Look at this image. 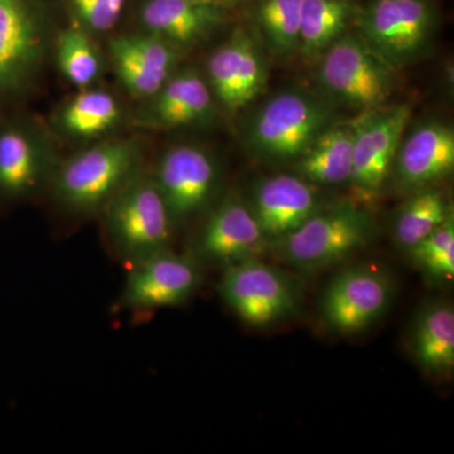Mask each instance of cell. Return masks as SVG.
Returning a JSON list of instances; mask_svg holds the SVG:
<instances>
[{
	"instance_id": "24",
	"label": "cell",
	"mask_w": 454,
	"mask_h": 454,
	"mask_svg": "<svg viewBox=\"0 0 454 454\" xmlns=\"http://www.w3.org/2000/svg\"><path fill=\"white\" fill-rule=\"evenodd\" d=\"M450 217H453L452 208L443 192L432 187L420 188L397 214L394 238L400 247L411 249Z\"/></svg>"
},
{
	"instance_id": "3",
	"label": "cell",
	"mask_w": 454,
	"mask_h": 454,
	"mask_svg": "<svg viewBox=\"0 0 454 454\" xmlns=\"http://www.w3.org/2000/svg\"><path fill=\"white\" fill-rule=\"evenodd\" d=\"M331 116L324 101L309 92H278L254 114L247 131V145L265 160L295 162L330 127Z\"/></svg>"
},
{
	"instance_id": "11",
	"label": "cell",
	"mask_w": 454,
	"mask_h": 454,
	"mask_svg": "<svg viewBox=\"0 0 454 454\" xmlns=\"http://www.w3.org/2000/svg\"><path fill=\"white\" fill-rule=\"evenodd\" d=\"M411 118V106L400 104L370 110L354 122V168L349 184L358 195L369 199L380 192Z\"/></svg>"
},
{
	"instance_id": "15",
	"label": "cell",
	"mask_w": 454,
	"mask_h": 454,
	"mask_svg": "<svg viewBox=\"0 0 454 454\" xmlns=\"http://www.w3.org/2000/svg\"><path fill=\"white\" fill-rule=\"evenodd\" d=\"M206 82L229 112H239L255 100L267 82L264 56L255 38L244 28L235 29L208 59Z\"/></svg>"
},
{
	"instance_id": "30",
	"label": "cell",
	"mask_w": 454,
	"mask_h": 454,
	"mask_svg": "<svg viewBox=\"0 0 454 454\" xmlns=\"http://www.w3.org/2000/svg\"><path fill=\"white\" fill-rule=\"evenodd\" d=\"M200 2L206 3V4L214 5V7H219L225 9L235 7L241 0H200Z\"/></svg>"
},
{
	"instance_id": "1",
	"label": "cell",
	"mask_w": 454,
	"mask_h": 454,
	"mask_svg": "<svg viewBox=\"0 0 454 454\" xmlns=\"http://www.w3.org/2000/svg\"><path fill=\"white\" fill-rule=\"evenodd\" d=\"M136 139H106L57 163L49 190L57 205L74 215L100 214L140 172Z\"/></svg>"
},
{
	"instance_id": "8",
	"label": "cell",
	"mask_w": 454,
	"mask_h": 454,
	"mask_svg": "<svg viewBox=\"0 0 454 454\" xmlns=\"http://www.w3.org/2000/svg\"><path fill=\"white\" fill-rule=\"evenodd\" d=\"M118 304L131 312L186 303L201 284V265L192 255L167 249L128 265Z\"/></svg>"
},
{
	"instance_id": "19",
	"label": "cell",
	"mask_w": 454,
	"mask_h": 454,
	"mask_svg": "<svg viewBox=\"0 0 454 454\" xmlns=\"http://www.w3.org/2000/svg\"><path fill=\"white\" fill-rule=\"evenodd\" d=\"M140 25L178 49L206 40L225 23V9L200 0H145L139 8Z\"/></svg>"
},
{
	"instance_id": "14",
	"label": "cell",
	"mask_w": 454,
	"mask_h": 454,
	"mask_svg": "<svg viewBox=\"0 0 454 454\" xmlns=\"http://www.w3.org/2000/svg\"><path fill=\"white\" fill-rule=\"evenodd\" d=\"M270 247L249 205L230 197L211 212L193 244V258L223 267L260 259Z\"/></svg>"
},
{
	"instance_id": "28",
	"label": "cell",
	"mask_w": 454,
	"mask_h": 454,
	"mask_svg": "<svg viewBox=\"0 0 454 454\" xmlns=\"http://www.w3.org/2000/svg\"><path fill=\"white\" fill-rule=\"evenodd\" d=\"M109 53L112 57L116 76L121 85L130 95L137 98H151L160 91L167 82L152 74L142 62L134 56L124 38H114L109 44Z\"/></svg>"
},
{
	"instance_id": "20",
	"label": "cell",
	"mask_w": 454,
	"mask_h": 454,
	"mask_svg": "<svg viewBox=\"0 0 454 454\" xmlns=\"http://www.w3.org/2000/svg\"><path fill=\"white\" fill-rule=\"evenodd\" d=\"M411 354L418 366L433 378L454 369V309L448 301H432L418 313L411 333Z\"/></svg>"
},
{
	"instance_id": "13",
	"label": "cell",
	"mask_w": 454,
	"mask_h": 454,
	"mask_svg": "<svg viewBox=\"0 0 454 454\" xmlns=\"http://www.w3.org/2000/svg\"><path fill=\"white\" fill-rule=\"evenodd\" d=\"M393 286L372 269L342 271L322 295L321 315L327 327L339 333H358L378 322L389 309Z\"/></svg>"
},
{
	"instance_id": "9",
	"label": "cell",
	"mask_w": 454,
	"mask_h": 454,
	"mask_svg": "<svg viewBox=\"0 0 454 454\" xmlns=\"http://www.w3.org/2000/svg\"><path fill=\"white\" fill-rule=\"evenodd\" d=\"M219 292L241 321L255 327L277 324L297 309V294L292 284L260 259L226 267Z\"/></svg>"
},
{
	"instance_id": "22",
	"label": "cell",
	"mask_w": 454,
	"mask_h": 454,
	"mask_svg": "<svg viewBox=\"0 0 454 454\" xmlns=\"http://www.w3.org/2000/svg\"><path fill=\"white\" fill-rule=\"evenodd\" d=\"M122 110L118 98L106 90L82 89L57 113V125L66 136L95 139L118 127Z\"/></svg>"
},
{
	"instance_id": "5",
	"label": "cell",
	"mask_w": 454,
	"mask_h": 454,
	"mask_svg": "<svg viewBox=\"0 0 454 454\" xmlns=\"http://www.w3.org/2000/svg\"><path fill=\"white\" fill-rule=\"evenodd\" d=\"M355 20L367 46L391 68H399L428 49L437 13L430 0H370Z\"/></svg>"
},
{
	"instance_id": "12",
	"label": "cell",
	"mask_w": 454,
	"mask_h": 454,
	"mask_svg": "<svg viewBox=\"0 0 454 454\" xmlns=\"http://www.w3.org/2000/svg\"><path fill=\"white\" fill-rule=\"evenodd\" d=\"M176 223H184L210 205L219 186L216 160L201 146L167 149L152 173Z\"/></svg>"
},
{
	"instance_id": "29",
	"label": "cell",
	"mask_w": 454,
	"mask_h": 454,
	"mask_svg": "<svg viewBox=\"0 0 454 454\" xmlns=\"http://www.w3.org/2000/svg\"><path fill=\"white\" fill-rule=\"evenodd\" d=\"M74 23L91 35L112 31L118 26L127 0H64Z\"/></svg>"
},
{
	"instance_id": "21",
	"label": "cell",
	"mask_w": 454,
	"mask_h": 454,
	"mask_svg": "<svg viewBox=\"0 0 454 454\" xmlns=\"http://www.w3.org/2000/svg\"><path fill=\"white\" fill-rule=\"evenodd\" d=\"M354 138V122L330 125L295 160V169L310 184L331 186L351 181Z\"/></svg>"
},
{
	"instance_id": "2",
	"label": "cell",
	"mask_w": 454,
	"mask_h": 454,
	"mask_svg": "<svg viewBox=\"0 0 454 454\" xmlns=\"http://www.w3.org/2000/svg\"><path fill=\"white\" fill-rule=\"evenodd\" d=\"M100 215L114 256L127 267L172 249L177 223L151 175L134 176Z\"/></svg>"
},
{
	"instance_id": "7",
	"label": "cell",
	"mask_w": 454,
	"mask_h": 454,
	"mask_svg": "<svg viewBox=\"0 0 454 454\" xmlns=\"http://www.w3.org/2000/svg\"><path fill=\"white\" fill-rule=\"evenodd\" d=\"M49 46L38 0H0V98L23 94L40 73Z\"/></svg>"
},
{
	"instance_id": "4",
	"label": "cell",
	"mask_w": 454,
	"mask_h": 454,
	"mask_svg": "<svg viewBox=\"0 0 454 454\" xmlns=\"http://www.w3.org/2000/svg\"><path fill=\"white\" fill-rule=\"evenodd\" d=\"M372 229L366 211L352 203H342L331 210L317 211L294 231L271 241L270 247L288 264L318 270L365 247Z\"/></svg>"
},
{
	"instance_id": "16",
	"label": "cell",
	"mask_w": 454,
	"mask_h": 454,
	"mask_svg": "<svg viewBox=\"0 0 454 454\" xmlns=\"http://www.w3.org/2000/svg\"><path fill=\"white\" fill-rule=\"evenodd\" d=\"M397 182L420 190L447 177L454 167V131L450 125L429 121L404 134L395 160Z\"/></svg>"
},
{
	"instance_id": "6",
	"label": "cell",
	"mask_w": 454,
	"mask_h": 454,
	"mask_svg": "<svg viewBox=\"0 0 454 454\" xmlns=\"http://www.w3.org/2000/svg\"><path fill=\"white\" fill-rule=\"evenodd\" d=\"M393 70L358 33L346 32L322 53L318 76L331 97L370 112L384 106L393 94Z\"/></svg>"
},
{
	"instance_id": "27",
	"label": "cell",
	"mask_w": 454,
	"mask_h": 454,
	"mask_svg": "<svg viewBox=\"0 0 454 454\" xmlns=\"http://www.w3.org/2000/svg\"><path fill=\"white\" fill-rule=\"evenodd\" d=\"M409 258L417 268L434 282H450L454 277V221L432 232L413 247L408 249Z\"/></svg>"
},
{
	"instance_id": "25",
	"label": "cell",
	"mask_w": 454,
	"mask_h": 454,
	"mask_svg": "<svg viewBox=\"0 0 454 454\" xmlns=\"http://www.w3.org/2000/svg\"><path fill=\"white\" fill-rule=\"evenodd\" d=\"M56 61L59 73L71 85L88 89L101 73V56L92 35L82 27H66L57 35Z\"/></svg>"
},
{
	"instance_id": "26",
	"label": "cell",
	"mask_w": 454,
	"mask_h": 454,
	"mask_svg": "<svg viewBox=\"0 0 454 454\" xmlns=\"http://www.w3.org/2000/svg\"><path fill=\"white\" fill-rule=\"evenodd\" d=\"M301 2L256 0V23L269 49L276 55L291 56L300 51Z\"/></svg>"
},
{
	"instance_id": "18",
	"label": "cell",
	"mask_w": 454,
	"mask_h": 454,
	"mask_svg": "<svg viewBox=\"0 0 454 454\" xmlns=\"http://www.w3.org/2000/svg\"><path fill=\"white\" fill-rule=\"evenodd\" d=\"M214 98L207 82L196 71L175 73L146 100L137 115V125L167 130L197 124L210 115Z\"/></svg>"
},
{
	"instance_id": "23",
	"label": "cell",
	"mask_w": 454,
	"mask_h": 454,
	"mask_svg": "<svg viewBox=\"0 0 454 454\" xmlns=\"http://www.w3.org/2000/svg\"><path fill=\"white\" fill-rule=\"evenodd\" d=\"M357 12L355 0H303L298 52L309 59L322 55L348 32Z\"/></svg>"
},
{
	"instance_id": "17",
	"label": "cell",
	"mask_w": 454,
	"mask_h": 454,
	"mask_svg": "<svg viewBox=\"0 0 454 454\" xmlns=\"http://www.w3.org/2000/svg\"><path fill=\"white\" fill-rule=\"evenodd\" d=\"M250 208L271 244L319 210L318 195L301 176L278 175L256 184Z\"/></svg>"
},
{
	"instance_id": "10",
	"label": "cell",
	"mask_w": 454,
	"mask_h": 454,
	"mask_svg": "<svg viewBox=\"0 0 454 454\" xmlns=\"http://www.w3.org/2000/svg\"><path fill=\"white\" fill-rule=\"evenodd\" d=\"M57 162L49 140L32 122L0 121V202L20 203L49 188Z\"/></svg>"
}]
</instances>
